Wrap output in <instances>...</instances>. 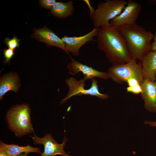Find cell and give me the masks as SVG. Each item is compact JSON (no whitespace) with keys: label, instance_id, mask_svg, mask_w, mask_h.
Masks as SVG:
<instances>
[{"label":"cell","instance_id":"3957f363","mask_svg":"<svg viewBox=\"0 0 156 156\" xmlns=\"http://www.w3.org/2000/svg\"><path fill=\"white\" fill-rule=\"evenodd\" d=\"M30 112L29 106L26 104L16 105L8 112L6 119L8 127L17 136L34 132Z\"/></svg>","mask_w":156,"mask_h":156},{"label":"cell","instance_id":"6da1fadb","mask_svg":"<svg viewBox=\"0 0 156 156\" xmlns=\"http://www.w3.org/2000/svg\"><path fill=\"white\" fill-rule=\"evenodd\" d=\"M98 49L114 64L127 63L132 59L125 39L119 28L111 25L99 28L97 36Z\"/></svg>","mask_w":156,"mask_h":156},{"label":"cell","instance_id":"4fadbf2b","mask_svg":"<svg viewBox=\"0 0 156 156\" xmlns=\"http://www.w3.org/2000/svg\"><path fill=\"white\" fill-rule=\"evenodd\" d=\"M142 74L144 80L156 81V50L151 51L141 61Z\"/></svg>","mask_w":156,"mask_h":156},{"label":"cell","instance_id":"52a82bcc","mask_svg":"<svg viewBox=\"0 0 156 156\" xmlns=\"http://www.w3.org/2000/svg\"><path fill=\"white\" fill-rule=\"evenodd\" d=\"M31 137L35 144H42L44 145V150L40 156H55L57 155L72 156L64 150L66 143L68 140L65 136L61 144H58L51 134L47 133L43 137L39 138L34 133V136Z\"/></svg>","mask_w":156,"mask_h":156},{"label":"cell","instance_id":"277c9868","mask_svg":"<svg viewBox=\"0 0 156 156\" xmlns=\"http://www.w3.org/2000/svg\"><path fill=\"white\" fill-rule=\"evenodd\" d=\"M125 0H106L99 3L91 17L95 27L109 26L110 21L119 15L127 4Z\"/></svg>","mask_w":156,"mask_h":156},{"label":"cell","instance_id":"44dd1931","mask_svg":"<svg viewBox=\"0 0 156 156\" xmlns=\"http://www.w3.org/2000/svg\"><path fill=\"white\" fill-rule=\"evenodd\" d=\"M126 83L128 84V86L132 87L138 85H140L138 81L134 78H131L129 79L126 81Z\"/></svg>","mask_w":156,"mask_h":156},{"label":"cell","instance_id":"9c48e42d","mask_svg":"<svg viewBox=\"0 0 156 156\" xmlns=\"http://www.w3.org/2000/svg\"><path fill=\"white\" fill-rule=\"evenodd\" d=\"M99 28L94 27L91 31L83 36L69 37L64 36L61 38L66 48L69 52L74 56L79 55V51L83 45L90 41H96L93 38L97 36Z\"/></svg>","mask_w":156,"mask_h":156},{"label":"cell","instance_id":"30bf717a","mask_svg":"<svg viewBox=\"0 0 156 156\" xmlns=\"http://www.w3.org/2000/svg\"><path fill=\"white\" fill-rule=\"evenodd\" d=\"M69 56L71 59V62L67 64V68L69 73L70 74L75 75L79 72H81L84 75L83 79L85 81L88 79H92L95 77L105 80L110 78L107 73L99 71L91 67L80 63Z\"/></svg>","mask_w":156,"mask_h":156},{"label":"cell","instance_id":"d6986e66","mask_svg":"<svg viewBox=\"0 0 156 156\" xmlns=\"http://www.w3.org/2000/svg\"><path fill=\"white\" fill-rule=\"evenodd\" d=\"M56 2L55 0H40L39 1V4L41 7L50 9Z\"/></svg>","mask_w":156,"mask_h":156},{"label":"cell","instance_id":"cb8c5ba5","mask_svg":"<svg viewBox=\"0 0 156 156\" xmlns=\"http://www.w3.org/2000/svg\"><path fill=\"white\" fill-rule=\"evenodd\" d=\"M13 156H29V153H23Z\"/></svg>","mask_w":156,"mask_h":156},{"label":"cell","instance_id":"ac0fdd59","mask_svg":"<svg viewBox=\"0 0 156 156\" xmlns=\"http://www.w3.org/2000/svg\"><path fill=\"white\" fill-rule=\"evenodd\" d=\"M4 57L5 58L3 61L4 64L8 63L9 64L10 60L15 55L14 50L10 49H5L3 50Z\"/></svg>","mask_w":156,"mask_h":156},{"label":"cell","instance_id":"7a4b0ae2","mask_svg":"<svg viewBox=\"0 0 156 156\" xmlns=\"http://www.w3.org/2000/svg\"><path fill=\"white\" fill-rule=\"evenodd\" d=\"M119 28L125 39L133 58L141 62L151 50V42L153 39L154 34L136 24Z\"/></svg>","mask_w":156,"mask_h":156},{"label":"cell","instance_id":"2e32d148","mask_svg":"<svg viewBox=\"0 0 156 156\" xmlns=\"http://www.w3.org/2000/svg\"><path fill=\"white\" fill-rule=\"evenodd\" d=\"M50 10L54 16L59 18H66L73 14L75 9L73 1L71 0L66 3L56 2Z\"/></svg>","mask_w":156,"mask_h":156},{"label":"cell","instance_id":"7402d4cb","mask_svg":"<svg viewBox=\"0 0 156 156\" xmlns=\"http://www.w3.org/2000/svg\"><path fill=\"white\" fill-rule=\"evenodd\" d=\"M153 40V42L151 43V50L152 51L156 50V31L154 34Z\"/></svg>","mask_w":156,"mask_h":156},{"label":"cell","instance_id":"ba28073f","mask_svg":"<svg viewBox=\"0 0 156 156\" xmlns=\"http://www.w3.org/2000/svg\"><path fill=\"white\" fill-rule=\"evenodd\" d=\"M141 10L140 4L129 0L122 12L110 21V24L119 28L123 26L136 24Z\"/></svg>","mask_w":156,"mask_h":156},{"label":"cell","instance_id":"5b68a950","mask_svg":"<svg viewBox=\"0 0 156 156\" xmlns=\"http://www.w3.org/2000/svg\"><path fill=\"white\" fill-rule=\"evenodd\" d=\"M141 61L132 59L128 62L120 64H114L108 69L107 73L110 78L115 82L122 84L129 79L134 78L140 85L144 81L142 74Z\"/></svg>","mask_w":156,"mask_h":156},{"label":"cell","instance_id":"ffe728a7","mask_svg":"<svg viewBox=\"0 0 156 156\" xmlns=\"http://www.w3.org/2000/svg\"><path fill=\"white\" fill-rule=\"evenodd\" d=\"M126 90L128 92H131L135 94H141L142 92V88L140 85L129 87L126 88Z\"/></svg>","mask_w":156,"mask_h":156},{"label":"cell","instance_id":"5bb4252c","mask_svg":"<svg viewBox=\"0 0 156 156\" xmlns=\"http://www.w3.org/2000/svg\"><path fill=\"white\" fill-rule=\"evenodd\" d=\"M0 99L7 92L13 91L18 92L19 88V79L16 73H11L4 75L0 81Z\"/></svg>","mask_w":156,"mask_h":156},{"label":"cell","instance_id":"9a60e30c","mask_svg":"<svg viewBox=\"0 0 156 156\" xmlns=\"http://www.w3.org/2000/svg\"><path fill=\"white\" fill-rule=\"evenodd\" d=\"M0 151H2L9 156H13L23 153H35L41 155L40 148L31 147L28 145L25 146H20L18 145L5 144L1 141Z\"/></svg>","mask_w":156,"mask_h":156},{"label":"cell","instance_id":"d4e9b609","mask_svg":"<svg viewBox=\"0 0 156 156\" xmlns=\"http://www.w3.org/2000/svg\"><path fill=\"white\" fill-rule=\"evenodd\" d=\"M0 156H9L5 153L2 151H0Z\"/></svg>","mask_w":156,"mask_h":156},{"label":"cell","instance_id":"8fae6325","mask_svg":"<svg viewBox=\"0 0 156 156\" xmlns=\"http://www.w3.org/2000/svg\"><path fill=\"white\" fill-rule=\"evenodd\" d=\"M32 37L37 40L46 43L47 46L57 47L62 49L68 54L64 44L61 38L46 27L34 29Z\"/></svg>","mask_w":156,"mask_h":156},{"label":"cell","instance_id":"8992f818","mask_svg":"<svg viewBox=\"0 0 156 156\" xmlns=\"http://www.w3.org/2000/svg\"><path fill=\"white\" fill-rule=\"evenodd\" d=\"M85 81L83 79L77 80L73 77L67 79L66 81L68 88V91L65 97L62 100L60 104L64 103L67 99L75 95H90L104 99L109 98V96L107 94L100 92L97 84L98 82L94 78L92 79V85L88 89L84 88Z\"/></svg>","mask_w":156,"mask_h":156},{"label":"cell","instance_id":"e0dca14e","mask_svg":"<svg viewBox=\"0 0 156 156\" xmlns=\"http://www.w3.org/2000/svg\"><path fill=\"white\" fill-rule=\"evenodd\" d=\"M20 40H21L18 39L17 37L15 36L12 39L6 38L3 42L9 48L14 50L19 47L20 44L19 42Z\"/></svg>","mask_w":156,"mask_h":156},{"label":"cell","instance_id":"603a6c76","mask_svg":"<svg viewBox=\"0 0 156 156\" xmlns=\"http://www.w3.org/2000/svg\"><path fill=\"white\" fill-rule=\"evenodd\" d=\"M144 123L145 125H148L151 127H156V121H145Z\"/></svg>","mask_w":156,"mask_h":156},{"label":"cell","instance_id":"7c38bea8","mask_svg":"<svg viewBox=\"0 0 156 156\" xmlns=\"http://www.w3.org/2000/svg\"><path fill=\"white\" fill-rule=\"evenodd\" d=\"M140 85L141 96L144 101L145 108L150 112L156 113V81L144 80Z\"/></svg>","mask_w":156,"mask_h":156}]
</instances>
